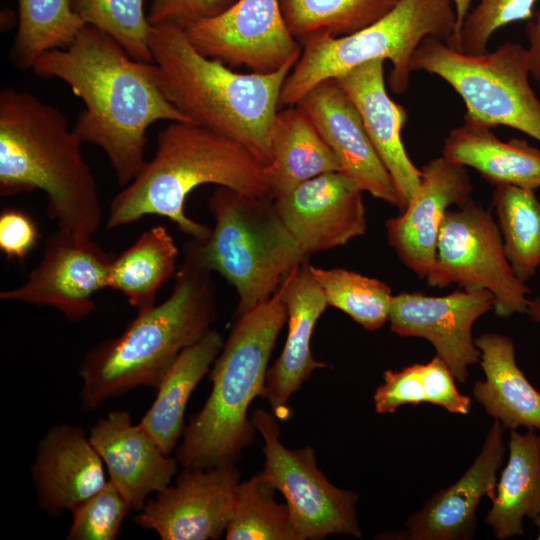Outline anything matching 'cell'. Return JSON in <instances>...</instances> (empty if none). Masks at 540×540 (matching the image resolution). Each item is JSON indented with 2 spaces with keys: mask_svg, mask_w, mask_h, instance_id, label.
<instances>
[{
  "mask_svg": "<svg viewBox=\"0 0 540 540\" xmlns=\"http://www.w3.org/2000/svg\"><path fill=\"white\" fill-rule=\"evenodd\" d=\"M32 70L62 80L81 98L85 108L73 130L82 143L104 151L121 186L144 167L146 132L153 123L188 122L165 96L155 63L132 58L91 25H84L67 48L42 54Z\"/></svg>",
  "mask_w": 540,
  "mask_h": 540,
  "instance_id": "6da1fadb",
  "label": "cell"
},
{
  "mask_svg": "<svg viewBox=\"0 0 540 540\" xmlns=\"http://www.w3.org/2000/svg\"><path fill=\"white\" fill-rule=\"evenodd\" d=\"M183 251L168 298L137 312L120 335L84 355L79 368L83 410H96L139 386L156 390L178 355L210 330L216 318L211 271L200 258L198 240H188Z\"/></svg>",
  "mask_w": 540,
  "mask_h": 540,
  "instance_id": "7a4b0ae2",
  "label": "cell"
},
{
  "mask_svg": "<svg viewBox=\"0 0 540 540\" xmlns=\"http://www.w3.org/2000/svg\"><path fill=\"white\" fill-rule=\"evenodd\" d=\"M81 144L61 110L30 92L1 90V196L41 190L58 229L92 238L103 210Z\"/></svg>",
  "mask_w": 540,
  "mask_h": 540,
  "instance_id": "3957f363",
  "label": "cell"
},
{
  "mask_svg": "<svg viewBox=\"0 0 540 540\" xmlns=\"http://www.w3.org/2000/svg\"><path fill=\"white\" fill-rule=\"evenodd\" d=\"M150 49L165 96L188 122L237 141L263 166L270 162L272 122L295 64L235 72L198 52L177 24L152 26Z\"/></svg>",
  "mask_w": 540,
  "mask_h": 540,
  "instance_id": "277c9868",
  "label": "cell"
},
{
  "mask_svg": "<svg viewBox=\"0 0 540 540\" xmlns=\"http://www.w3.org/2000/svg\"><path fill=\"white\" fill-rule=\"evenodd\" d=\"M203 184L227 187L250 197L271 198L264 166L242 144L190 122L171 121L157 135L153 158L112 199L106 229L157 215L203 242L212 229L184 212L189 193Z\"/></svg>",
  "mask_w": 540,
  "mask_h": 540,
  "instance_id": "5b68a950",
  "label": "cell"
},
{
  "mask_svg": "<svg viewBox=\"0 0 540 540\" xmlns=\"http://www.w3.org/2000/svg\"><path fill=\"white\" fill-rule=\"evenodd\" d=\"M287 321L279 290L237 319L213 363L212 388L202 409L184 428L176 448L182 468L235 464L254 439L248 409L263 396L268 361Z\"/></svg>",
  "mask_w": 540,
  "mask_h": 540,
  "instance_id": "8992f818",
  "label": "cell"
},
{
  "mask_svg": "<svg viewBox=\"0 0 540 540\" xmlns=\"http://www.w3.org/2000/svg\"><path fill=\"white\" fill-rule=\"evenodd\" d=\"M455 22L451 0H397L384 16L352 34L313 33L299 41L301 55L283 84L279 109L298 104L319 83L377 59L392 63L389 86L402 94L420 42L427 36L445 42L454 33Z\"/></svg>",
  "mask_w": 540,
  "mask_h": 540,
  "instance_id": "52a82bcc",
  "label": "cell"
},
{
  "mask_svg": "<svg viewBox=\"0 0 540 540\" xmlns=\"http://www.w3.org/2000/svg\"><path fill=\"white\" fill-rule=\"evenodd\" d=\"M215 219L210 236L198 241L203 264L238 294L236 316L269 299L308 257L285 226L273 199L217 188L208 199Z\"/></svg>",
  "mask_w": 540,
  "mask_h": 540,
  "instance_id": "ba28073f",
  "label": "cell"
},
{
  "mask_svg": "<svg viewBox=\"0 0 540 540\" xmlns=\"http://www.w3.org/2000/svg\"><path fill=\"white\" fill-rule=\"evenodd\" d=\"M411 70L437 75L461 96L466 116L490 128L503 125L540 142V100L529 83L530 56L519 43L467 54L427 36L416 48Z\"/></svg>",
  "mask_w": 540,
  "mask_h": 540,
  "instance_id": "9c48e42d",
  "label": "cell"
},
{
  "mask_svg": "<svg viewBox=\"0 0 540 540\" xmlns=\"http://www.w3.org/2000/svg\"><path fill=\"white\" fill-rule=\"evenodd\" d=\"M426 281L432 287L456 284L466 290H488L500 318L526 313L531 293L510 266L498 224L471 197L447 211Z\"/></svg>",
  "mask_w": 540,
  "mask_h": 540,
  "instance_id": "30bf717a",
  "label": "cell"
},
{
  "mask_svg": "<svg viewBox=\"0 0 540 540\" xmlns=\"http://www.w3.org/2000/svg\"><path fill=\"white\" fill-rule=\"evenodd\" d=\"M276 416L256 409L252 423L262 436L265 462L261 474L282 493L296 540L329 535L362 538L357 516L358 494L333 485L317 466L312 447L289 449L280 441Z\"/></svg>",
  "mask_w": 540,
  "mask_h": 540,
  "instance_id": "8fae6325",
  "label": "cell"
},
{
  "mask_svg": "<svg viewBox=\"0 0 540 540\" xmlns=\"http://www.w3.org/2000/svg\"><path fill=\"white\" fill-rule=\"evenodd\" d=\"M184 29L202 55L256 73L296 64L302 51L286 26L279 0H236L224 12Z\"/></svg>",
  "mask_w": 540,
  "mask_h": 540,
  "instance_id": "7c38bea8",
  "label": "cell"
},
{
  "mask_svg": "<svg viewBox=\"0 0 540 540\" xmlns=\"http://www.w3.org/2000/svg\"><path fill=\"white\" fill-rule=\"evenodd\" d=\"M114 257L92 238L58 229L26 281L2 290L0 299L53 307L70 321L83 320L95 310L94 295L108 288Z\"/></svg>",
  "mask_w": 540,
  "mask_h": 540,
  "instance_id": "4fadbf2b",
  "label": "cell"
},
{
  "mask_svg": "<svg viewBox=\"0 0 540 540\" xmlns=\"http://www.w3.org/2000/svg\"><path fill=\"white\" fill-rule=\"evenodd\" d=\"M240 472L235 464L183 468L134 516L139 527L162 540L219 539L231 520Z\"/></svg>",
  "mask_w": 540,
  "mask_h": 540,
  "instance_id": "5bb4252c",
  "label": "cell"
},
{
  "mask_svg": "<svg viewBox=\"0 0 540 540\" xmlns=\"http://www.w3.org/2000/svg\"><path fill=\"white\" fill-rule=\"evenodd\" d=\"M493 306L494 297L488 290L462 289L444 296L404 292L393 295L388 321L390 330L401 337L429 341L463 384L468 367L479 363L481 356L473 339V325Z\"/></svg>",
  "mask_w": 540,
  "mask_h": 540,
  "instance_id": "9a60e30c",
  "label": "cell"
},
{
  "mask_svg": "<svg viewBox=\"0 0 540 540\" xmlns=\"http://www.w3.org/2000/svg\"><path fill=\"white\" fill-rule=\"evenodd\" d=\"M362 190L339 171L316 176L273 203L302 252L346 245L367 229Z\"/></svg>",
  "mask_w": 540,
  "mask_h": 540,
  "instance_id": "2e32d148",
  "label": "cell"
},
{
  "mask_svg": "<svg viewBox=\"0 0 540 540\" xmlns=\"http://www.w3.org/2000/svg\"><path fill=\"white\" fill-rule=\"evenodd\" d=\"M420 184L404 211L386 221L389 245L401 262L426 279L435 259L439 231L451 206L468 200L473 185L465 166L443 155L421 169Z\"/></svg>",
  "mask_w": 540,
  "mask_h": 540,
  "instance_id": "e0dca14e",
  "label": "cell"
},
{
  "mask_svg": "<svg viewBox=\"0 0 540 540\" xmlns=\"http://www.w3.org/2000/svg\"><path fill=\"white\" fill-rule=\"evenodd\" d=\"M296 105L307 113L333 151L339 172L363 192L399 206L393 180L370 141L357 108L335 79L319 83Z\"/></svg>",
  "mask_w": 540,
  "mask_h": 540,
  "instance_id": "ac0fdd59",
  "label": "cell"
},
{
  "mask_svg": "<svg viewBox=\"0 0 540 540\" xmlns=\"http://www.w3.org/2000/svg\"><path fill=\"white\" fill-rule=\"evenodd\" d=\"M505 429L494 419L482 448L468 469L450 486L432 495L406 520L400 539L470 540L476 531V509L483 497H495L497 473L506 451Z\"/></svg>",
  "mask_w": 540,
  "mask_h": 540,
  "instance_id": "d6986e66",
  "label": "cell"
},
{
  "mask_svg": "<svg viewBox=\"0 0 540 540\" xmlns=\"http://www.w3.org/2000/svg\"><path fill=\"white\" fill-rule=\"evenodd\" d=\"M89 439L111 480L131 510L170 484L178 472L176 457L166 454L126 410H113L90 428Z\"/></svg>",
  "mask_w": 540,
  "mask_h": 540,
  "instance_id": "ffe728a7",
  "label": "cell"
},
{
  "mask_svg": "<svg viewBox=\"0 0 540 540\" xmlns=\"http://www.w3.org/2000/svg\"><path fill=\"white\" fill-rule=\"evenodd\" d=\"M31 475L38 504L50 516L70 511L107 482L89 434L70 423L47 430L38 443Z\"/></svg>",
  "mask_w": 540,
  "mask_h": 540,
  "instance_id": "44dd1931",
  "label": "cell"
},
{
  "mask_svg": "<svg viewBox=\"0 0 540 540\" xmlns=\"http://www.w3.org/2000/svg\"><path fill=\"white\" fill-rule=\"evenodd\" d=\"M357 108L365 131L389 172L402 212L415 194L421 170L410 160L401 138L408 114L386 90L384 60L366 62L335 79Z\"/></svg>",
  "mask_w": 540,
  "mask_h": 540,
  "instance_id": "7402d4cb",
  "label": "cell"
},
{
  "mask_svg": "<svg viewBox=\"0 0 540 540\" xmlns=\"http://www.w3.org/2000/svg\"><path fill=\"white\" fill-rule=\"evenodd\" d=\"M278 290L287 308L288 334L281 355L267 371L262 396L276 417L284 415L290 397L312 372L327 366L313 357L311 337L328 307L307 262L295 268Z\"/></svg>",
  "mask_w": 540,
  "mask_h": 540,
  "instance_id": "603a6c76",
  "label": "cell"
},
{
  "mask_svg": "<svg viewBox=\"0 0 540 540\" xmlns=\"http://www.w3.org/2000/svg\"><path fill=\"white\" fill-rule=\"evenodd\" d=\"M485 380L472 388L475 400L497 419L505 430L540 431V392L528 381L516 363L513 340L487 332L475 339Z\"/></svg>",
  "mask_w": 540,
  "mask_h": 540,
  "instance_id": "cb8c5ba5",
  "label": "cell"
},
{
  "mask_svg": "<svg viewBox=\"0 0 540 540\" xmlns=\"http://www.w3.org/2000/svg\"><path fill=\"white\" fill-rule=\"evenodd\" d=\"M442 155L474 168L495 186L540 187V149L523 139L501 141L490 127L466 115L445 138Z\"/></svg>",
  "mask_w": 540,
  "mask_h": 540,
  "instance_id": "d4e9b609",
  "label": "cell"
},
{
  "mask_svg": "<svg viewBox=\"0 0 540 540\" xmlns=\"http://www.w3.org/2000/svg\"><path fill=\"white\" fill-rule=\"evenodd\" d=\"M271 150L264 175L272 199L316 176L340 171L333 151L299 105L280 108L275 114Z\"/></svg>",
  "mask_w": 540,
  "mask_h": 540,
  "instance_id": "484cf974",
  "label": "cell"
},
{
  "mask_svg": "<svg viewBox=\"0 0 540 540\" xmlns=\"http://www.w3.org/2000/svg\"><path fill=\"white\" fill-rule=\"evenodd\" d=\"M223 345L222 335L208 330L178 355L156 388V397L139 424L166 454L170 455L182 437L188 400Z\"/></svg>",
  "mask_w": 540,
  "mask_h": 540,
  "instance_id": "4316f807",
  "label": "cell"
},
{
  "mask_svg": "<svg viewBox=\"0 0 540 540\" xmlns=\"http://www.w3.org/2000/svg\"><path fill=\"white\" fill-rule=\"evenodd\" d=\"M509 455L485 516L498 540L524 534L523 519L540 515V436L533 430H510Z\"/></svg>",
  "mask_w": 540,
  "mask_h": 540,
  "instance_id": "83f0119b",
  "label": "cell"
},
{
  "mask_svg": "<svg viewBox=\"0 0 540 540\" xmlns=\"http://www.w3.org/2000/svg\"><path fill=\"white\" fill-rule=\"evenodd\" d=\"M178 248L167 228L155 225L115 255L108 288L120 292L137 312L155 304L158 289L176 274Z\"/></svg>",
  "mask_w": 540,
  "mask_h": 540,
  "instance_id": "f1b7e54d",
  "label": "cell"
},
{
  "mask_svg": "<svg viewBox=\"0 0 540 540\" xmlns=\"http://www.w3.org/2000/svg\"><path fill=\"white\" fill-rule=\"evenodd\" d=\"M492 206L506 257L515 275L526 283L540 266V201L535 190L497 185Z\"/></svg>",
  "mask_w": 540,
  "mask_h": 540,
  "instance_id": "f546056e",
  "label": "cell"
},
{
  "mask_svg": "<svg viewBox=\"0 0 540 540\" xmlns=\"http://www.w3.org/2000/svg\"><path fill=\"white\" fill-rule=\"evenodd\" d=\"M84 25L70 0H18L11 59L21 70L32 69L45 52L70 46Z\"/></svg>",
  "mask_w": 540,
  "mask_h": 540,
  "instance_id": "4dcf8cb0",
  "label": "cell"
},
{
  "mask_svg": "<svg viewBox=\"0 0 540 540\" xmlns=\"http://www.w3.org/2000/svg\"><path fill=\"white\" fill-rule=\"evenodd\" d=\"M397 0H279L292 36L301 39L320 31L352 34L389 12Z\"/></svg>",
  "mask_w": 540,
  "mask_h": 540,
  "instance_id": "1f68e13d",
  "label": "cell"
},
{
  "mask_svg": "<svg viewBox=\"0 0 540 540\" xmlns=\"http://www.w3.org/2000/svg\"><path fill=\"white\" fill-rule=\"evenodd\" d=\"M276 488L261 472L240 482L227 540H296L287 504L275 500Z\"/></svg>",
  "mask_w": 540,
  "mask_h": 540,
  "instance_id": "d6a6232c",
  "label": "cell"
},
{
  "mask_svg": "<svg viewBox=\"0 0 540 540\" xmlns=\"http://www.w3.org/2000/svg\"><path fill=\"white\" fill-rule=\"evenodd\" d=\"M311 271L328 307L341 310L369 331L381 328L388 321L393 295L383 281L344 268L311 265Z\"/></svg>",
  "mask_w": 540,
  "mask_h": 540,
  "instance_id": "836d02e7",
  "label": "cell"
},
{
  "mask_svg": "<svg viewBox=\"0 0 540 540\" xmlns=\"http://www.w3.org/2000/svg\"><path fill=\"white\" fill-rule=\"evenodd\" d=\"M72 10L86 24L114 38L134 59L153 63L151 24L144 0H70Z\"/></svg>",
  "mask_w": 540,
  "mask_h": 540,
  "instance_id": "e575fe53",
  "label": "cell"
},
{
  "mask_svg": "<svg viewBox=\"0 0 540 540\" xmlns=\"http://www.w3.org/2000/svg\"><path fill=\"white\" fill-rule=\"evenodd\" d=\"M130 506L111 480L71 510L68 540H114Z\"/></svg>",
  "mask_w": 540,
  "mask_h": 540,
  "instance_id": "d590c367",
  "label": "cell"
},
{
  "mask_svg": "<svg viewBox=\"0 0 540 540\" xmlns=\"http://www.w3.org/2000/svg\"><path fill=\"white\" fill-rule=\"evenodd\" d=\"M535 1L480 0L468 12L456 40L447 45L467 54L486 52L491 36L500 27L531 18Z\"/></svg>",
  "mask_w": 540,
  "mask_h": 540,
  "instance_id": "8d00e7d4",
  "label": "cell"
},
{
  "mask_svg": "<svg viewBox=\"0 0 540 540\" xmlns=\"http://www.w3.org/2000/svg\"><path fill=\"white\" fill-rule=\"evenodd\" d=\"M373 402L379 414L394 413L402 405L426 402L422 364H413L398 371L386 370L383 383L375 390Z\"/></svg>",
  "mask_w": 540,
  "mask_h": 540,
  "instance_id": "74e56055",
  "label": "cell"
},
{
  "mask_svg": "<svg viewBox=\"0 0 540 540\" xmlns=\"http://www.w3.org/2000/svg\"><path fill=\"white\" fill-rule=\"evenodd\" d=\"M426 402L440 406L450 413L466 415L470 411L471 398L461 394L455 377L437 355L422 364Z\"/></svg>",
  "mask_w": 540,
  "mask_h": 540,
  "instance_id": "f35d334b",
  "label": "cell"
},
{
  "mask_svg": "<svg viewBox=\"0 0 540 540\" xmlns=\"http://www.w3.org/2000/svg\"><path fill=\"white\" fill-rule=\"evenodd\" d=\"M236 0H153L148 20L151 26L177 24L183 27L214 17Z\"/></svg>",
  "mask_w": 540,
  "mask_h": 540,
  "instance_id": "ab89813d",
  "label": "cell"
},
{
  "mask_svg": "<svg viewBox=\"0 0 540 540\" xmlns=\"http://www.w3.org/2000/svg\"><path fill=\"white\" fill-rule=\"evenodd\" d=\"M40 238L37 224L22 210L7 208L0 214V250L8 259L24 261Z\"/></svg>",
  "mask_w": 540,
  "mask_h": 540,
  "instance_id": "60d3db41",
  "label": "cell"
},
{
  "mask_svg": "<svg viewBox=\"0 0 540 540\" xmlns=\"http://www.w3.org/2000/svg\"><path fill=\"white\" fill-rule=\"evenodd\" d=\"M526 35L529 41L530 73L540 84V14L527 23Z\"/></svg>",
  "mask_w": 540,
  "mask_h": 540,
  "instance_id": "b9f144b4",
  "label": "cell"
},
{
  "mask_svg": "<svg viewBox=\"0 0 540 540\" xmlns=\"http://www.w3.org/2000/svg\"><path fill=\"white\" fill-rule=\"evenodd\" d=\"M454 5L456 22L453 35L445 41L446 44H451L458 37L463 26L464 20L469 12L472 0H451Z\"/></svg>",
  "mask_w": 540,
  "mask_h": 540,
  "instance_id": "7bdbcfd3",
  "label": "cell"
},
{
  "mask_svg": "<svg viewBox=\"0 0 540 540\" xmlns=\"http://www.w3.org/2000/svg\"><path fill=\"white\" fill-rule=\"evenodd\" d=\"M531 320L540 323V295L529 299L527 312Z\"/></svg>",
  "mask_w": 540,
  "mask_h": 540,
  "instance_id": "ee69618b",
  "label": "cell"
},
{
  "mask_svg": "<svg viewBox=\"0 0 540 540\" xmlns=\"http://www.w3.org/2000/svg\"><path fill=\"white\" fill-rule=\"evenodd\" d=\"M533 522L538 528L537 540H540V515H538L535 519H533Z\"/></svg>",
  "mask_w": 540,
  "mask_h": 540,
  "instance_id": "f6af8a7d",
  "label": "cell"
}]
</instances>
